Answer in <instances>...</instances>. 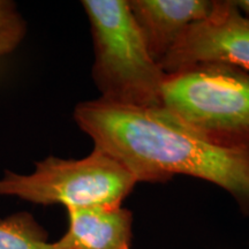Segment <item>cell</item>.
Segmentation results:
<instances>
[{
	"mask_svg": "<svg viewBox=\"0 0 249 249\" xmlns=\"http://www.w3.org/2000/svg\"><path fill=\"white\" fill-rule=\"evenodd\" d=\"M74 119L95 149L124 165L136 182H165L176 174L205 180L225 189L249 217V150L211 144L164 107L98 98L77 105Z\"/></svg>",
	"mask_w": 249,
	"mask_h": 249,
	"instance_id": "6da1fadb",
	"label": "cell"
},
{
	"mask_svg": "<svg viewBox=\"0 0 249 249\" xmlns=\"http://www.w3.org/2000/svg\"><path fill=\"white\" fill-rule=\"evenodd\" d=\"M82 6L91 27L99 98L124 107H163L166 74L149 53L128 1L85 0Z\"/></svg>",
	"mask_w": 249,
	"mask_h": 249,
	"instance_id": "7a4b0ae2",
	"label": "cell"
},
{
	"mask_svg": "<svg viewBox=\"0 0 249 249\" xmlns=\"http://www.w3.org/2000/svg\"><path fill=\"white\" fill-rule=\"evenodd\" d=\"M163 107L211 144L249 150V71L202 62L166 74Z\"/></svg>",
	"mask_w": 249,
	"mask_h": 249,
	"instance_id": "3957f363",
	"label": "cell"
},
{
	"mask_svg": "<svg viewBox=\"0 0 249 249\" xmlns=\"http://www.w3.org/2000/svg\"><path fill=\"white\" fill-rule=\"evenodd\" d=\"M136 183L124 165L93 148L82 160L46 158L28 176L7 171L0 179V195L42 205L62 204L66 209L120 207Z\"/></svg>",
	"mask_w": 249,
	"mask_h": 249,
	"instance_id": "277c9868",
	"label": "cell"
},
{
	"mask_svg": "<svg viewBox=\"0 0 249 249\" xmlns=\"http://www.w3.org/2000/svg\"><path fill=\"white\" fill-rule=\"evenodd\" d=\"M202 62L249 71V18L232 0L213 1L210 15L189 26L160 62L165 74Z\"/></svg>",
	"mask_w": 249,
	"mask_h": 249,
	"instance_id": "5b68a950",
	"label": "cell"
},
{
	"mask_svg": "<svg viewBox=\"0 0 249 249\" xmlns=\"http://www.w3.org/2000/svg\"><path fill=\"white\" fill-rule=\"evenodd\" d=\"M128 7L148 51L158 64L191 24L213 12L208 0H129Z\"/></svg>",
	"mask_w": 249,
	"mask_h": 249,
	"instance_id": "8992f818",
	"label": "cell"
},
{
	"mask_svg": "<svg viewBox=\"0 0 249 249\" xmlns=\"http://www.w3.org/2000/svg\"><path fill=\"white\" fill-rule=\"evenodd\" d=\"M66 210L68 229L55 242L58 249H130L133 213L123 205Z\"/></svg>",
	"mask_w": 249,
	"mask_h": 249,
	"instance_id": "52a82bcc",
	"label": "cell"
},
{
	"mask_svg": "<svg viewBox=\"0 0 249 249\" xmlns=\"http://www.w3.org/2000/svg\"><path fill=\"white\" fill-rule=\"evenodd\" d=\"M0 249H58L33 214L17 213L0 219Z\"/></svg>",
	"mask_w": 249,
	"mask_h": 249,
	"instance_id": "ba28073f",
	"label": "cell"
},
{
	"mask_svg": "<svg viewBox=\"0 0 249 249\" xmlns=\"http://www.w3.org/2000/svg\"><path fill=\"white\" fill-rule=\"evenodd\" d=\"M26 34V23L14 4L0 0V55L8 54L18 48Z\"/></svg>",
	"mask_w": 249,
	"mask_h": 249,
	"instance_id": "9c48e42d",
	"label": "cell"
},
{
	"mask_svg": "<svg viewBox=\"0 0 249 249\" xmlns=\"http://www.w3.org/2000/svg\"><path fill=\"white\" fill-rule=\"evenodd\" d=\"M235 5L246 17L249 18V0H235Z\"/></svg>",
	"mask_w": 249,
	"mask_h": 249,
	"instance_id": "30bf717a",
	"label": "cell"
}]
</instances>
